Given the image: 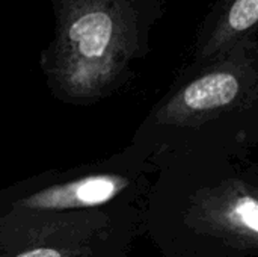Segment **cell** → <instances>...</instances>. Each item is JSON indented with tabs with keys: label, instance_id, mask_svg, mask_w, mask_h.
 <instances>
[{
	"label": "cell",
	"instance_id": "6da1fadb",
	"mask_svg": "<svg viewBox=\"0 0 258 257\" xmlns=\"http://www.w3.org/2000/svg\"><path fill=\"white\" fill-rule=\"evenodd\" d=\"M144 233L163 257H258L254 158L192 155L159 167Z\"/></svg>",
	"mask_w": 258,
	"mask_h": 257
},
{
	"label": "cell",
	"instance_id": "7a4b0ae2",
	"mask_svg": "<svg viewBox=\"0 0 258 257\" xmlns=\"http://www.w3.org/2000/svg\"><path fill=\"white\" fill-rule=\"evenodd\" d=\"M130 148L159 167L181 156L248 159L258 147V36L187 65L138 126Z\"/></svg>",
	"mask_w": 258,
	"mask_h": 257
},
{
	"label": "cell",
	"instance_id": "3957f363",
	"mask_svg": "<svg viewBox=\"0 0 258 257\" xmlns=\"http://www.w3.org/2000/svg\"><path fill=\"white\" fill-rule=\"evenodd\" d=\"M54 36L39 55L50 92L89 106L121 89L151 52L166 0H50Z\"/></svg>",
	"mask_w": 258,
	"mask_h": 257
},
{
	"label": "cell",
	"instance_id": "277c9868",
	"mask_svg": "<svg viewBox=\"0 0 258 257\" xmlns=\"http://www.w3.org/2000/svg\"><path fill=\"white\" fill-rule=\"evenodd\" d=\"M156 173L127 145L106 159L45 171L0 189V217L145 206Z\"/></svg>",
	"mask_w": 258,
	"mask_h": 257
},
{
	"label": "cell",
	"instance_id": "5b68a950",
	"mask_svg": "<svg viewBox=\"0 0 258 257\" xmlns=\"http://www.w3.org/2000/svg\"><path fill=\"white\" fill-rule=\"evenodd\" d=\"M145 206L0 217V257H128Z\"/></svg>",
	"mask_w": 258,
	"mask_h": 257
},
{
	"label": "cell",
	"instance_id": "8992f818",
	"mask_svg": "<svg viewBox=\"0 0 258 257\" xmlns=\"http://www.w3.org/2000/svg\"><path fill=\"white\" fill-rule=\"evenodd\" d=\"M258 0H216L198 29L192 62L212 61L257 36Z\"/></svg>",
	"mask_w": 258,
	"mask_h": 257
}]
</instances>
